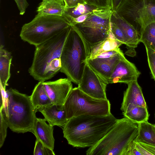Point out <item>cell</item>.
Here are the masks:
<instances>
[{"label":"cell","mask_w":155,"mask_h":155,"mask_svg":"<svg viewBox=\"0 0 155 155\" xmlns=\"http://www.w3.org/2000/svg\"><path fill=\"white\" fill-rule=\"evenodd\" d=\"M153 129L155 134V124H153Z\"/></svg>","instance_id":"ab89813d"},{"label":"cell","mask_w":155,"mask_h":155,"mask_svg":"<svg viewBox=\"0 0 155 155\" xmlns=\"http://www.w3.org/2000/svg\"><path fill=\"white\" fill-rule=\"evenodd\" d=\"M122 44L116 39L110 31L107 38L90 47V55L89 59L93 58L104 52L118 49Z\"/></svg>","instance_id":"ffe728a7"},{"label":"cell","mask_w":155,"mask_h":155,"mask_svg":"<svg viewBox=\"0 0 155 155\" xmlns=\"http://www.w3.org/2000/svg\"><path fill=\"white\" fill-rule=\"evenodd\" d=\"M138 143L147 150L151 153L153 155H155V146L147 144L142 142Z\"/></svg>","instance_id":"8d00e7d4"},{"label":"cell","mask_w":155,"mask_h":155,"mask_svg":"<svg viewBox=\"0 0 155 155\" xmlns=\"http://www.w3.org/2000/svg\"><path fill=\"white\" fill-rule=\"evenodd\" d=\"M90 55V47L71 25L61 56V67L60 71L72 82L78 85Z\"/></svg>","instance_id":"7a4b0ae2"},{"label":"cell","mask_w":155,"mask_h":155,"mask_svg":"<svg viewBox=\"0 0 155 155\" xmlns=\"http://www.w3.org/2000/svg\"><path fill=\"white\" fill-rule=\"evenodd\" d=\"M65 8H72L77 6L79 4H86L84 0H63Z\"/></svg>","instance_id":"836d02e7"},{"label":"cell","mask_w":155,"mask_h":155,"mask_svg":"<svg viewBox=\"0 0 155 155\" xmlns=\"http://www.w3.org/2000/svg\"><path fill=\"white\" fill-rule=\"evenodd\" d=\"M97 8H98L86 4H79L75 7L65 8L62 16L70 23L72 19L82 15L90 13Z\"/></svg>","instance_id":"cb8c5ba5"},{"label":"cell","mask_w":155,"mask_h":155,"mask_svg":"<svg viewBox=\"0 0 155 155\" xmlns=\"http://www.w3.org/2000/svg\"><path fill=\"white\" fill-rule=\"evenodd\" d=\"M110 21L114 23L118 26L126 38V45L127 50L125 54L131 57L135 56V48L140 42V32L132 24L118 15L115 11H112Z\"/></svg>","instance_id":"30bf717a"},{"label":"cell","mask_w":155,"mask_h":155,"mask_svg":"<svg viewBox=\"0 0 155 155\" xmlns=\"http://www.w3.org/2000/svg\"><path fill=\"white\" fill-rule=\"evenodd\" d=\"M8 126L1 113L0 112V148L3 146L7 135Z\"/></svg>","instance_id":"f546056e"},{"label":"cell","mask_w":155,"mask_h":155,"mask_svg":"<svg viewBox=\"0 0 155 155\" xmlns=\"http://www.w3.org/2000/svg\"><path fill=\"white\" fill-rule=\"evenodd\" d=\"M122 0H111L112 11H115Z\"/></svg>","instance_id":"74e56055"},{"label":"cell","mask_w":155,"mask_h":155,"mask_svg":"<svg viewBox=\"0 0 155 155\" xmlns=\"http://www.w3.org/2000/svg\"><path fill=\"white\" fill-rule=\"evenodd\" d=\"M71 25L60 33L35 47L31 66L28 72L35 80L39 81H46L49 65L57 58H60L62 49Z\"/></svg>","instance_id":"8992f818"},{"label":"cell","mask_w":155,"mask_h":155,"mask_svg":"<svg viewBox=\"0 0 155 155\" xmlns=\"http://www.w3.org/2000/svg\"><path fill=\"white\" fill-rule=\"evenodd\" d=\"M140 42L155 51V23L147 26L140 31Z\"/></svg>","instance_id":"d4e9b609"},{"label":"cell","mask_w":155,"mask_h":155,"mask_svg":"<svg viewBox=\"0 0 155 155\" xmlns=\"http://www.w3.org/2000/svg\"><path fill=\"white\" fill-rule=\"evenodd\" d=\"M140 74L135 65L128 61L123 53L111 74L108 83H124L127 84L137 80Z\"/></svg>","instance_id":"8fae6325"},{"label":"cell","mask_w":155,"mask_h":155,"mask_svg":"<svg viewBox=\"0 0 155 155\" xmlns=\"http://www.w3.org/2000/svg\"><path fill=\"white\" fill-rule=\"evenodd\" d=\"M33 154L34 155H55L53 150L45 146L36 139Z\"/></svg>","instance_id":"484cf974"},{"label":"cell","mask_w":155,"mask_h":155,"mask_svg":"<svg viewBox=\"0 0 155 155\" xmlns=\"http://www.w3.org/2000/svg\"><path fill=\"white\" fill-rule=\"evenodd\" d=\"M86 4L98 8L112 9L111 0H84Z\"/></svg>","instance_id":"83f0119b"},{"label":"cell","mask_w":155,"mask_h":155,"mask_svg":"<svg viewBox=\"0 0 155 155\" xmlns=\"http://www.w3.org/2000/svg\"><path fill=\"white\" fill-rule=\"evenodd\" d=\"M123 53L121 51L117 55L108 58L89 59L87 63L108 84L109 79Z\"/></svg>","instance_id":"4fadbf2b"},{"label":"cell","mask_w":155,"mask_h":155,"mask_svg":"<svg viewBox=\"0 0 155 155\" xmlns=\"http://www.w3.org/2000/svg\"><path fill=\"white\" fill-rule=\"evenodd\" d=\"M123 1H131L132 0H122ZM146 0H142V2H146Z\"/></svg>","instance_id":"f35d334b"},{"label":"cell","mask_w":155,"mask_h":155,"mask_svg":"<svg viewBox=\"0 0 155 155\" xmlns=\"http://www.w3.org/2000/svg\"><path fill=\"white\" fill-rule=\"evenodd\" d=\"M134 140L129 145L125 155H142L136 147Z\"/></svg>","instance_id":"d6a6232c"},{"label":"cell","mask_w":155,"mask_h":155,"mask_svg":"<svg viewBox=\"0 0 155 155\" xmlns=\"http://www.w3.org/2000/svg\"><path fill=\"white\" fill-rule=\"evenodd\" d=\"M20 11V14L22 15L25 13L26 10L29 5L26 0H14Z\"/></svg>","instance_id":"1f68e13d"},{"label":"cell","mask_w":155,"mask_h":155,"mask_svg":"<svg viewBox=\"0 0 155 155\" xmlns=\"http://www.w3.org/2000/svg\"></svg>","instance_id":"60d3db41"},{"label":"cell","mask_w":155,"mask_h":155,"mask_svg":"<svg viewBox=\"0 0 155 155\" xmlns=\"http://www.w3.org/2000/svg\"><path fill=\"white\" fill-rule=\"evenodd\" d=\"M135 22L140 27V31L147 25L155 23V4L143 2L136 12Z\"/></svg>","instance_id":"ac0fdd59"},{"label":"cell","mask_w":155,"mask_h":155,"mask_svg":"<svg viewBox=\"0 0 155 155\" xmlns=\"http://www.w3.org/2000/svg\"><path fill=\"white\" fill-rule=\"evenodd\" d=\"M44 119L36 118L32 132L36 139L40 140L45 146L53 150L54 140L53 135V126L48 124Z\"/></svg>","instance_id":"2e32d148"},{"label":"cell","mask_w":155,"mask_h":155,"mask_svg":"<svg viewBox=\"0 0 155 155\" xmlns=\"http://www.w3.org/2000/svg\"><path fill=\"white\" fill-rule=\"evenodd\" d=\"M65 8L63 0H42L37 8V15L62 16Z\"/></svg>","instance_id":"e0dca14e"},{"label":"cell","mask_w":155,"mask_h":155,"mask_svg":"<svg viewBox=\"0 0 155 155\" xmlns=\"http://www.w3.org/2000/svg\"><path fill=\"white\" fill-rule=\"evenodd\" d=\"M138 124L124 117L117 119L111 129L99 142L89 147L87 155H125L130 144L136 138Z\"/></svg>","instance_id":"277c9868"},{"label":"cell","mask_w":155,"mask_h":155,"mask_svg":"<svg viewBox=\"0 0 155 155\" xmlns=\"http://www.w3.org/2000/svg\"><path fill=\"white\" fill-rule=\"evenodd\" d=\"M63 106L68 120L82 114L104 116L111 114L108 100L93 97L78 87L72 88Z\"/></svg>","instance_id":"52a82bcc"},{"label":"cell","mask_w":155,"mask_h":155,"mask_svg":"<svg viewBox=\"0 0 155 155\" xmlns=\"http://www.w3.org/2000/svg\"><path fill=\"white\" fill-rule=\"evenodd\" d=\"M44 82L39 81L36 84L32 94L29 96L33 106L36 111L40 108L53 104L44 89Z\"/></svg>","instance_id":"44dd1931"},{"label":"cell","mask_w":155,"mask_h":155,"mask_svg":"<svg viewBox=\"0 0 155 155\" xmlns=\"http://www.w3.org/2000/svg\"><path fill=\"white\" fill-rule=\"evenodd\" d=\"M145 48L149 67L152 77L155 81V51L150 48Z\"/></svg>","instance_id":"4316f807"},{"label":"cell","mask_w":155,"mask_h":155,"mask_svg":"<svg viewBox=\"0 0 155 155\" xmlns=\"http://www.w3.org/2000/svg\"><path fill=\"white\" fill-rule=\"evenodd\" d=\"M117 119L111 113L104 116L82 114L73 117L63 127L64 137L73 147H89L104 137Z\"/></svg>","instance_id":"6da1fadb"},{"label":"cell","mask_w":155,"mask_h":155,"mask_svg":"<svg viewBox=\"0 0 155 155\" xmlns=\"http://www.w3.org/2000/svg\"><path fill=\"white\" fill-rule=\"evenodd\" d=\"M127 84V88L124 92L121 110L124 111L128 105L131 104L147 108L142 88L137 80L131 82Z\"/></svg>","instance_id":"9a60e30c"},{"label":"cell","mask_w":155,"mask_h":155,"mask_svg":"<svg viewBox=\"0 0 155 155\" xmlns=\"http://www.w3.org/2000/svg\"><path fill=\"white\" fill-rule=\"evenodd\" d=\"M71 26L63 16L37 15L22 27L20 36L35 46L58 34Z\"/></svg>","instance_id":"5b68a950"},{"label":"cell","mask_w":155,"mask_h":155,"mask_svg":"<svg viewBox=\"0 0 155 155\" xmlns=\"http://www.w3.org/2000/svg\"><path fill=\"white\" fill-rule=\"evenodd\" d=\"M91 13L82 15L77 18L72 19L70 22V24L71 25H73L75 24L83 22L88 18Z\"/></svg>","instance_id":"e575fe53"},{"label":"cell","mask_w":155,"mask_h":155,"mask_svg":"<svg viewBox=\"0 0 155 155\" xmlns=\"http://www.w3.org/2000/svg\"><path fill=\"white\" fill-rule=\"evenodd\" d=\"M122 114L137 124L148 121L150 116L147 108L133 104L128 105Z\"/></svg>","instance_id":"7402d4cb"},{"label":"cell","mask_w":155,"mask_h":155,"mask_svg":"<svg viewBox=\"0 0 155 155\" xmlns=\"http://www.w3.org/2000/svg\"><path fill=\"white\" fill-rule=\"evenodd\" d=\"M110 31L117 40L126 45L127 40L122 31L115 24L110 21Z\"/></svg>","instance_id":"f1b7e54d"},{"label":"cell","mask_w":155,"mask_h":155,"mask_svg":"<svg viewBox=\"0 0 155 155\" xmlns=\"http://www.w3.org/2000/svg\"><path fill=\"white\" fill-rule=\"evenodd\" d=\"M121 51L119 48L117 50L106 51L98 54L93 58L106 59L111 58L118 55Z\"/></svg>","instance_id":"4dcf8cb0"},{"label":"cell","mask_w":155,"mask_h":155,"mask_svg":"<svg viewBox=\"0 0 155 155\" xmlns=\"http://www.w3.org/2000/svg\"><path fill=\"white\" fill-rule=\"evenodd\" d=\"M111 9L97 8L83 22L71 25L91 47L107 38L110 31Z\"/></svg>","instance_id":"ba28073f"},{"label":"cell","mask_w":155,"mask_h":155,"mask_svg":"<svg viewBox=\"0 0 155 155\" xmlns=\"http://www.w3.org/2000/svg\"><path fill=\"white\" fill-rule=\"evenodd\" d=\"M38 111L43 114L46 120L53 127L57 126L63 127L68 120L63 105L52 104L40 108Z\"/></svg>","instance_id":"5bb4252c"},{"label":"cell","mask_w":155,"mask_h":155,"mask_svg":"<svg viewBox=\"0 0 155 155\" xmlns=\"http://www.w3.org/2000/svg\"><path fill=\"white\" fill-rule=\"evenodd\" d=\"M6 91L8 98L5 104L0 107V112L8 127L18 133L32 132L37 111L29 96L12 88Z\"/></svg>","instance_id":"3957f363"},{"label":"cell","mask_w":155,"mask_h":155,"mask_svg":"<svg viewBox=\"0 0 155 155\" xmlns=\"http://www.w3.org/2000/svg\"><path fill=\"white\" fill-rule=\"evenodd\" d=\"M137 124L138 133L135 140L155 146V134L153 129V124L148 121Z\"/></svg>","instance_id":"603a6c76"},{"label":"cell","mask_w":155,"mask_h":155,"mask_svg":"<svg viewBox=\"0 0 155 155\" xmlns=\"http://www.w3.org/2000/svg\"><path fill=\"white\" fill-rule=\"evenodd\" d=\"M108 84L87 63L78 87L93 97L106 100V89Z\"/></svg>","instance_id":"9c48e42d"},{"label":"cell","mask_w":155,"mask_h":155,"mask_svg":"<svg viewBox=\"0 0 155 155\" xmlns=\"http://www.w3.org/2000/svg\"><path fill=\"white\" fill-rule=\"evenodd\" d=\"M12 56L11 52L5 49L3 45L0 47V85L5 89L10 76V67Z\"/></svg>","instance_id":"d6986e66"},{"label":"cell","mask_w":155,"mask_h":155,"mask_svg":"<svg viewBox=\"0 0 155 155\" xmlns=\"http://www.w3.org/2000/svg\"><path fill=\"white\" fill-rule=\"evenodd\" d=\"M45 91L53 104L63 105L73 88L72 82L67 78L43 82Z\"/></svg>","instance_id":"7c38bea8"},{"label":"cell","mask_w":155,"mask_h":155,"mask_svg":"<svg viewBox=\"0 0 155 155\" xmlns=\"http://www.w3.org/2000/svg\"><path fill=\"white\" fill-rule=\"evenodd\" d=\"M135 146L138 150L142 154V155H153V154L147 150L139 143L134 140Z\"/></svg>","instance_id":"d590c367"}]
</instances>
